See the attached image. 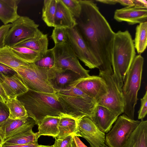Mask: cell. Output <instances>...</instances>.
Segmentation results:
<instances>
[{
    "mask_svg": "<svg viewBox=\"0 0 147 147\" xmlns=\"http://www.w3.org/2000/svg\"><path fill=\"white\" fill-rule=\"evenodd\" d=\"M81 9L76 27L99 64V70H113L111 62L115 34L92 0H79Z\"/></svg>",
    "mask_w": 147,
    "mask_h": 147,
    "instance_id": "obj_1",
    "label": "cell"
},
{
    "mask_svg": "<svg viewBox=\"0 0 147 147\" xmlns=\"http://www.w3.org/2000/svg\"><path fill=\"white\" fill-rule=\"evenodd\" d=\"M22 102L28 117L34 119L38 125L48 116H67L64 113L55 93L39 92L28 90L26 93L17 97Z\"/></svg>",
    "mask_w": 147,
    "mask_h": 147,
    "instance_id": "obj_2",
    "label": "cell"
},
{
    "mask_svg": "<svg viewBox=\"0 0 147 147\" xmlns=\"http://www.w3.org/2000/svg\"><path fill=\"white\" fill-rule=\"evenodd\" d=\"M133 40L127 30L115 32L111 62L114 77L121 91L125 79L136 56Z\"/></svg>",
    "mask_w": 147,
    "mask_h": 147,
    "instance_id": "obj_3",
    "label": "cell"
},
{
    "mask_svg": "<svg viewBox=\"0 0 147 147\" xmlns=\"http://www.w3.org/2000/svg\"><path fill=\"white\" fill-rule=\"evenodd\" d=\"M65 114L78 120L84 117L91 118L97 105L96 100L74 86L56 92Z\"/></svg>",
    "mask_w": 147,
    "mask_h": 147,
    "instance_id": "obj_4",
    "label": "cell"
},
{
    "mask_svg": "<svg viewBox=\"0 0 147 147\" xmlns=\"http://www.w3.org/2000/svg\"><path fill=\"white\" fill-rule=\"evenodd\" d=\"M144 59L140 55H136L127 72L121 88L124 101L123 113L134 119L135 107L140 89Z\"/></svg>",
    "mask_w": 147,
    "mask_h": 147,
    "instance_id": "obj_5",
    "label": "cell"
},
{
    "mask_svg": "<svg viewBox=\"0 0 147 147\" xmlns=\"http://www.w3.org/2000/svg\"><path fill=\"white\" fill-rule=\"evenodd\" d=\"M13 69L20 76L28 89L45 93L55 92L47 80L48 68L39 67L34 63Z\"/></svg>",
    "mask_w": 147,
    "mask_h": 147,
    "instance_id": "obj_6",
    "label": "cell"
},
{
    "mask_svg": "<svg viewBox=\"0 0 147 147\" xmlns=\"http://www.w3.org/2000/svg\"><path fill=\"white\" fill-rule=\"evenodd\" d=\"M39 25L29 17L20 16L11 24L6 36L5 45L11 48L34 37L40 30Z\"/></svg>",
    "mask_w": 147,
    "mask_h": 147,
    "instance_id": "obj_7",
    "label": "cell"
},
{
    "mask_svg": "<svg viewBox=\"0 0 147 147\" xmlns=\"http://www.w3.org/2000/svg\"><path fill=\"white\" fill-rule=\"evenodd\" d=\"M98 76L105 81L107 92L104 97L97 102V105L105 107L119 115L123 113V98L114 77L113 70H99Z\"/></svg>",
    "mask_w": 147,
    "mask_h": 147,
    "instance_id": "obj_8",
    "label": "cell"
},
{
    "mask_svg": "<svg viewBox=\"0 0 147 147\" xmlns=\"http://www.w3.org/2000/svg\"><path fill=\"white\" fill-rule=\"evenodd\" d=\"M52 49L55 59L54 67L63 69L71 70L78 74L81 78L90 76L89 70L85 69L68 43L55 45Z\"/></svg>",
    "mask_w": 147,
    "mask_h": 147,
    "instance_id": "obj_9",
    "label": "cell"
},
{
    "mask_svg": "<svg viewBox=\"0 0 147 147\" xmlns=\"http://www.w3.org/2000/svg\"><path fill=\"white\" fill-rule=\"evenodd\" d=\"M140 122L125 114L118 117L114 126L105 135V144L109 147H122Z\"/></svg>",
    "mask_w": 147,
    "mask_h": 147,
    "instance_id": "obj_10",
    "label": "cell"
},
{
    "mask_svg": "<svg viewBox=\"0 0 147 147\" xmlns=\"http://www.w3.org/2000/svg\"><path fill=\"white\" fill-rule=\"evenodd\" d=\"M66 29L67 42L77 58L90 69L98 68L99 64L76 27Z\"/></svg>",
    "mask_w": 147,
    "mask_h": 147,
    "instance_id": "obj_11",
    "label": "cell"
},
{
    "mask_svg": "<svg viewBox=\"0 0 147 147\" xmlns=\"http://www.w3.org/2000/svg\"><path fill=\"white\" fill-rule=\"evenodd\" d=\"M77 135L85 139L90 147H104L106 145L105 133L89 117H84L78 120Z\"/></svg>",
    "mask_w": 147,
    "mask_h": 147,
    "instance_id": "obj_12",
    "label": "cell"
},
{
    "mask_svg": "<svg viewBox=\"0 0 147 147\" xmlns=\"http://www.w3.org/2000/svg\"><path fill=\"white\" fill-rule=\"evenodd\" d=\"M70 86H74L90 97L96 102L104 97L107 92V84L104 80L98 76H92L78 79Z\"/></svg>",
    "mask_w": 147,
    "mask_h": 147,
    "instance_id": "obj_13",
    "label": "cell"
},
{
    "mask_svg": "<svg viewBox=\"0 0 147 147\" xmlns=\"http://www.w3.org/2000/svg\"><path fill=\"white\" fill-rule=\"evenodd\" d=\"M47 73V80L55 92L66 89L74 81L81 78L71 70L54 66L48 69Z\"/></svg>",
    "mask_w": 147,
    "mask_h": 147,
    "instance_id": "obj_14",
    "label": "cell"
},
{
    "mask_svg": "<svg viewBox=\"0 0 147 147\" xmlns=\"http://www.w3.org/2000/svg\"><path fill=\"white\" fill-rule=\"evenodd\" d=\"M114 18L118 22H125L129 25L147 22V8L134 6L116 9Z\"/></svg>",
    "mask_w": 147,
    "mask_h": 147,
    "instance_id": "obj_15",
    "label": "cell"
},
{
    "mask_svg": "<svg viewBox=\"0 0 147 147\" xmlns=\"http://www.w3.org/2000/svg\"><path fill=\"white\" fill-rule=\"evenodd\" d=\"M0 84L8 98H17L29 90L17 72L10 76L0 74Z\"/></svg>",
    "mask_w": 147,
    "mask_h": 147,
    "instance_id": "obj_16",
    "label": "cell"
},
{
    "mask_svg": "<svg viewBox=\"0 0 147 147\" xmlns=\"http://www.w3.org/2000/svg\"><path fill=\"white\" fill-rule=\"evenodd\" d=\"M119 116L105 107L97 105L90 118L101 130L107 133Z\"/></svg>",
    "mask_w": 147,
    "mask_h": 147,
    "instance_id": "obj_17",
    "label": "cell"
},
{
    "mask_svg": "<svg viewBox=\"0 0 147 147\" xmlns=\"http://www.w3.org/2000/svg\"><path fill=\"white\" fill-rule=\"evenodd\" d=\"M76 25L74 16L61 0H57L54 27L71 28L75 27Z\"/></svg>",
    "mask_w": 147,
    "mask_h": 147,
    "instance_id": "obj_18",
    "label": "cell"
},
{
    "mask_svg": "<svg viewBox=\"0 0 147 147\" xmlns=\"http://www.w3.org/2000/svg\"><path fill=\"white\" fill-rule=\"evenodd\" d=\"M20 0H0V20L4 25L12 23L20 16L17 13Z\"/></svg>",
    "mask_w": 147,
    "mask_h": 147,
    "instance_id": "obj_19",
    "label": "cell"
},
{
    "mask_svg": "<svg viewBox=\"0 0 147 147\" xmlns=\"http://www.w3.org/2000/svg\"><path fill=\"white\" fill-rule=\"evenodd\" d=\"M122 147H147V121L142 120Z\"/></svg>",
    "mask_w": 147,
    "mask_h": 147,
    "instance_id": "obj_20",
    "label": "cell"
},
{
    "mask_svg": "<svg viewBox=\"0 0 147 147\" xmlns=\"http://www.w3.org/2000/svg\"><path fill=\"white\" fill-rule=\"evenodd\" d=\"M48 42L47 35L40 30L33 38L21 42L16 46L26 47L43 54L48 50Z\"/></svg>",
    "mask_w": 147,
    "mask_h": 147,
    "instance_id": "obj_21",
    "label": "cell"
},
{
    "mask_svg": "<svg viewBox=\"0 0 147 147\" xmlns=\"http://www.w3.org/2000/svg\"><path fill=\"white\" fill-rule=\"evenodd\" d=\"M60 119L59 117L51 116L45 117L38 125L39 137L43 135L56 137L59 132L58 125Z\"/></svg>",
    "mask_w": 147,
    "mask_h": 147,
    "instance_id": "obj_22",
    "label": "cell"
},
{
    "mask_svg": "<svg viewBox=\"0 0 147 147\" xmlns=\"http://www.w3.org/2000/svg\"><path fill=\"white\" fill-rule=\"evenodd\" d=\"M58 128L59 133L55 138L62 139L70 135L77 136L78 120L68 116H62L60 117Z\"/></svg>",
    "mask_w": 147,
    "mask_h": 147,
    "instance_id": "obj_23",
    "label": "cell"
},
{
    "mask_svg": "<svg viewBox=\"0 0 147 147\" xmlns=\"http://www.w3.org/2000/svg\"><path fill=\"white\" fill-rule=\"evenodd\" d=\"M0 63L12 69L30 64L18 57L11 48L5 45L0 48Z\"/></svg>",
    "mask_w": 147,
    "mask_h": 147,
    "instance_id": "obj_24",
    "label": "cell"
},
{
    "mask_svg": "<svg viewBox=\"0 0 147 147\" xmlns=\"http://www.w3.org/2000/svg\"><path fill=\"white\" fill-rule=\"evenodd\" d=\"M134 42L138 54H140L145 51L147 46V22L139 24L136 27Z\"/></svg>",
    "mask_w": 147,
    "mask_h": 147,
    "instance_id": "obj_25",
    "label": "cell"
},
{
    "mask_svg": "<svg viewBox=\"0 0 147 147\" xmlns=\"http://www.w3.org/2000/svg\"><path fill=\"white\" fill-rule=\"evenodd\" d=\"M6 103L9 111V118L13 119L28 118L26 111L23 104L17 98H8Z\"/></svg>",
    "mask_w": 147,
    "mask_h": 147,
    "instance_id": "obj_26",
    "label": "cell"
},
{
    "mask_svg": "<svg viewBox=\"0 0 147 147\" xmlns=\"http://www.w3.org/2000/svg\"><path fill=\"white\" fill-rule=\"evenodd\" d=\"M28 118L13 119L8 118L2 123L0 125V135L4 142L13 132L24 125Z\"/></svg>",
    "mask_w": 147,
    "mask_h": 147,
    "instance_id": "obj_27",
    "label": "cell"
},
{
    "mask_svg": "<svg viewBox=\"0 0 147 147\" xmlns=\"http://www.w3.org/2000/svg\"><path fill=\"white\" fill-rule=\"evenodd\" d=\"M38 132L34 133L31 129L19 135L8 138L3 143L10 144L25 145L38 144L39 138Z\"/></svg>",
    "mask_w": 147,
    "mask_h": 147,
    "instance_id": "obj_28",
    "label": "cell"
},
{
    "mask_svg": "<svg viewBox=\"0 0 147 147\" xmlns=\"http://www.w3.org/2000/svg\"><path fill=\"white\" fill-rule=\"evenodd\" d=\"M57 0H45L42 11V20L49 27H54Z\"/></svg>",
    "mask_w": 147,
    "mask_h": 147,
    "instance_id": "obj_29",
    "label": "cell"
},
{
    "mask_svg": "<svg viewBox=\"0 0 147 147\" xmlns=\"http://www.w3.org/2000/svg\"><path fill=\"white\" fill-rule=\"evenodd\" d=\"M15 55L21 59L29 63H34L42 55L29 48L15 46L11 48Z\"/></svg>",
    "mask_w": 147,
    "mask_h": 147,
    "instance_id": "obj_30",
    "label": "cell"
},
{
    "mask_svg": "<svg viewBox=\"0 0 147 147\" xmlns=\"http://www.w3.org/2000/svg\"><path fill=\"white\" fill-rule=\"evenodd\" d=\"M39 67L50 68L54 66L55 59L52 49H48L46 52L42 54L40 58L34 63Z\"/></svg>",
    "mask_w": 147,
    "mask_h": 147,
    "instance_id": "obj_31",
    "label": "cell"
},
{
    "mask_svg": "<svg viewBox=\"0 0 147 147\" xmlns=\"http://www.w3.org/2000/svg\"><path fill=\"white\" fill-rule=\"evenodd\" d=\"M53 41L55 45L63 43L67 41L66 28L55 27L51 36Z\"/></svg>",
    "mask_w": 147,
    "mask_h": 147,
    "instance_id": "obj_32",
    "label": "cell"
},
{
    "mask_svg": "<svg viewBox=\"0 0 147 147\" xmlns=\"http://www.w3.org/2000/svg\"><path fill=\"white\" fill-rule=\"evenodd\" d=\"M75 18H78L81 7L79 0H61Z\"/></svg>",
    "mask_w": 147,
    "mask_h": 147,
    "instance_id": "obj_33",
    "label": "cell"
},
{
    "mask_svg": "<svg viewBox=\"0 0 147 147\" xmlns=\"http://www.w3.org/2000/svg\"><path fill=\"white\" fill-rule=\"evenodd\" d=\"M141 105L138 111V119L143 120L145 117L147 113V90L146 89L145 94L140 99Z\"/></svg>",
    "mask_w": 147,
    "mask_h": 147,
    "instance_id": "obj_34",
    "label": "cell"
},
{
    "mask_svg": "<svg viewBox=\"0 0 147 147\" xmlns=\"http://www.w3.org/2000/svg\"><path fill=\"white\" fill-rule=\"evenodd\" d=\"M9 109L6 103L0 101V125L9 117Z\"/></svg>",
    "mask_w": 147,
    "mask_h": 147,
    "instance_id": "obj_35",
    "label": "cell"
},
{
    "mask_svg": "<svg viewBox=\"0 0 147 147\" xmlns=\"http://www.w3.org/2000/svg\"><path fill=\"white\" fill-rule=\"evenodd\" d=\"M55 139V142L53 145L55 147H69L72 140L73 135L68 136L62 139Z\"/></svg>",
    "mask_w": 147,
    "mask_h": 147,
    "instance_id": "obj_36",
    "label": "cell"
},
{
    "mask_svg": "<svg viewBox=\"0 0 147 147\" xmlns=\"http://www.w3.org/2000/svg\"><path fill=\"white\" fill-rule=\"evenodd\" d=\"M10 26L11 24L0 26V48L5 46V39Z\"/></svg>",
    "mask_w": 147,
    "mask_h": 147,
    "instance_id": "obj_37",
    "label": "cell"
},
{
    "mask_svg": "<svg viewBox=\"0 0 147 147\" xmlns=\"http://www.w3.org/2000/svg\"><path fill=\"white\" fill-rule=\"evenodd\" d=\"M16 73L12 68L0 63V74L7 76H10Z\"/></svg>",
    "mask_w": 147,
    "mask_h": 147,
    "instance_id": "obj_38",
    "label": "cell"
},
{
    "mask_svg": "<svg viewBox=\"0 0 147 147\" xmlns=\"http://www.w3.org/2000/svg\"><path fill=\"white\" fill-rule=\"evenodd\" d=\"M72 147H88L80 140L78 136L73 135L71 142Z\"/></svg>",
    "mask_w": 147,
    "mask_h": 147,
    "instance_id": "obj_39",
    "label": "cell"
},
{
    "mask_svg": "<svg viewBox=\"0 0 147 147\" xmlns=\"http://www.w3.org/2000/svg\"><path fill=\"white\" fill-rule=\"evenodd\" d=\"M38 144H32L25 145L10 144L3 143L1 147H38L40 146Z\"/></svg>",
    "mask_w": 147,
    "mask_h": 147,
    "instance_id": "obj_40",
    "label": "cell"
},
{
    "mask_svg": "<svg viewBox=\"0 0 147 147\" xmlns=\"http://www.w3.org/2000/svg\"><path fill=\"white\" fill-rule=\"evenodd\" d=\"M134 6L147 8V2L145 0H132Z\"/></svg>",
    "mask_w": 147,
    "mask_h": 147,
    "instance_id": "obj_41",
    "label": "cell"
},
{
    "mask_svg": "<svg viewBox=\"0 0 147 147\" xmlns=\"http://www.w3.org/2000/svg\"><path fill=\"white\" fill-rule=\"evenodd\" d=\"M118 3L126 7L134 6L132 0H117Z\"/></svg>",
    "mask_w": 147,
    "mask_h": 147,
    "instance_id": "obj_42",
    "label": "cell"
},
{
    "mask_svg": "<svg viewBox=\"0 0 147 147\" xmlns=\"http://www.w3.org/2000/svg\"><path fill=\"white\" fill-rule=\"evenodd\" d=\"M8 98L0 84V101L6 103Z\"/></svg>",
    "mask_w": 147,
    "mask_h": 147,
    "instance_id": "obj_43",
    "label": "cell"
},
{
    "mask_svg": "<svg viewBox=\"0 0 147 147\" xmlns=\"http://www.w3.org/2000/svg\"><path fill=\"white\" fill-rule=\"evenodd\" d=\"M96 1L109 5H115L118 3L117 0H96Z\"/></svg>",
    "mask_w": 147,
    "mask_h": 147,
    "instance_id": "obj_44",
    "label": "cell"
},
{
    "mask_svg": "<svg viewBox=\"0 0 147 147\" xmlns=\"http://www.w3.org/2000/svg\"><path fill=\"white\" fill-rule=\"evenodd\" d=\"M4 142V140L0 135V146L2 145Z\"/></svg>",
    "mask_w": 147,
    "mask_h": 147,
    "instance_id": "obj_45",
    "label": "cell"
},
{
    "mask_svg": "<svg viewBox=\"0 0 147 147\" xmlns=\"http://www.w3.org/2000/svg\"><path fill=\"white\" fill-rule=\"evenodd\" d=\"M38 147H55L53 145L51 146H44L40 145Z\"/></svg>",
    "mask_w": 147,
    "mask_h": 147,
    "instance_id": "obj_46",
    "label": "cell"
},
{
    "mask_svg": "<svg viewBox=\"0 0 147 147\" xmlns=\"http://www.w3.org/2000/svg\"><path fill=\"white\" fill-rule=\"evenodd\" d=\"M69 147H71V143L70 144V145H69Z\"/></svg>",
    "mask_w": 147,
    "mask_h": 147,
    "instance_id": "obj_47",
    "label": "cell"
},
{
    "mask_svg": "<svg viewBox=\"0 0 147 147\" xmlns=\"http://www.w3.org/2000/svg\"><path fill=\"white\" fill-rule=\"evenodd\" d=\"M104 147H109L107 145H105Z\"/></svg>",
    "mask_w": 147,
    "mask_h": 147,
    "instance_id": "obj_48",
    "label": "cell"
},
{
    "mask_svg": "<svg viewBox=\"0 0 147 147\" xmlns=\"http://www.w3.org/2000/svg\"><path fill=\"white\" fill-rule=\"evenodd\" d=\"M0 147H1V145L0 146Z\"/></svg>",
    "mask_w": 147,
    "mask_h": 147,
    "instance_id": "obj_49",
    "label": "cell"
}]
</instances>
